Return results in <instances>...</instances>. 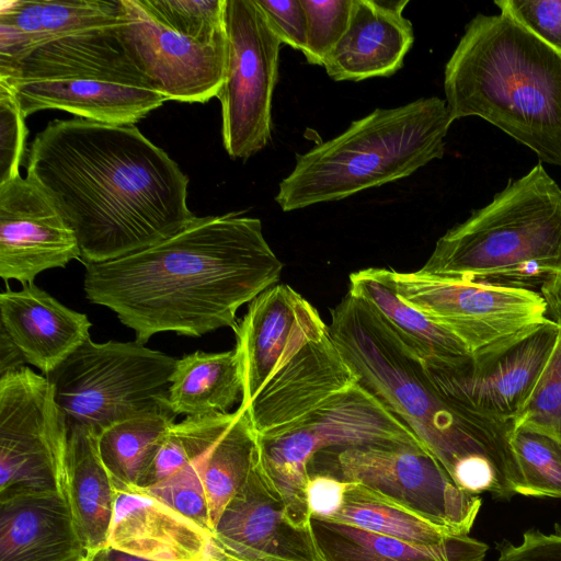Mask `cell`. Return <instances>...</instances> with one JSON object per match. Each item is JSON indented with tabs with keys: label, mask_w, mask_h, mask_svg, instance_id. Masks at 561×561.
<instances>
[{
	"label": "cell",
	"mask_w": 561,
	"mask_h": 561,
	"mask_svg": "<svg viewBox=\"0 0 561 561\" xmlns=\"http://www.w3.org/2000/svg\"><path fill=\"white\" fill-rule=\"evenodd\" d=\"M116 34L134 65L167 101L205 103L218 95L226 76L227 36L201 43L165 26L140 0H122Z\"/></svg>",
	"instance_id": "14"
},
{
	"label": "cell",
	"mask_w": 561,
	"mask_h": 561,
	"mask_svg": "<svg viewBox=\"0 0 561 561\" xmlns=\"http://www.w3.org/2000/svg\"><path fill=\"white\" fill-rule=\"evenodd\" d=\"M122 15V0L1 1L0 64L57 38L116 27Z\"/></svg>",
	"instance_id": "24"
},
{
	"label": "cell",
	"mask_w": 561,
	"mask_h": 561,
	"mask_svg": "<svg viewBox=\"0 0 561 561\" xmlns=\"http://www.w3.org/2000/svg\"><path fill=\"white\" fill-rule=\"evenodd\" d=\"M153 561H225L214 534L140 490H117L108 545Z\"/></svg>",
	"instance_id": "20"
},
{
	"label": "cell",
	"mask_w": 561,
	"mask_h": 561,
	"mask_svg": "<svg viewBox=\"0 0 561 561\" xmlns=\"http://www.w3.org/2000/svg\"><path fill=\"white\" fill-rule=\"evenodd\" d=\"M68 427L46 376L0 377V500L64 492Z\"/></svg>",
	"instance_id": "12"
},
{
	"label": "cell",
	"mask_w": 561,
	"mask_h": 561,
	"mask_svg": "<svg viewBox=\"0 0 561 561\" xmlns=\"http://www.w3.org/2000/svg\"><path fill=\"white\" fill-rule=\"evenodd\" d=\"M98 440L88 428L68 430L65 494L89 553L108 545L117 493Z\"/></svg>",
	"instance_id": "26"
},
{
	"label": "cell",
	"mask_w": 561,
	"mask_h": 561,
	"mask_svg": "<svg viewBox=\"0 0 561 561\" xmlns=\"http://www.w3.org/2000/svg\"><path fill=\"white\" fill-rule=\"evenodd\" d=\"M496 561H561V528L551 533L529 529L518 543L503 541L497 545Z\"/></svg>",
	"instance_id": "41"
},
{
	"label": "cell",
	"mask_w": 561,
	"mask_h": 561,
	"mask_svg": "<svg viewBox=\"0 0 561 561\" xmlns=\"http://www.w3.org/2000/svg\"><path fill=\"white\" fill-rule=\"evenodd\" d=\"M494 4L561 55V0H497Z\"/></svg>",
	"instance_id": "39"
},
{
	"label": "cell",
	"mask_w": 561,
	"mask_h": 561,
	"mask_svg": "<svg viewBox=\"0 0 561 561\" xmlns=\"http://www.w3.org/2000/svg\"><path fill=\"white\" fill-rule=\"evenodd\" d=\"M225 561H238V560H234V559H231V558L225 556Z\"/></svg>",
	"instance_id": "45"
},
{
	"label": "cell",
	"mask_w": 561,
	"mask_h": 561,
	"mask_svg": "<svg viewBox=\"0 0 561 561\" xmlns=\"http://www.w3.org/2000/svg\"><path fill=\"white\" fill-rule=\"evenodd\" d=\"M87 561H153L105 546L88 554Z\"/></svg>",
	"instance_id": "44"
},
{
	"label": "cell",
	"mask_w": 561,
	"mask_h": 561,
	"mask_svg": "<svg viewBox=\"0 0 561 561\" xmlns=\"http://www.w3.org/2000/svg\"><path fill=\"white\" fill-rule=\"evenodd\" d=\"M512 447L523 478V495L561 499V442L515 427Z\"/></svg>",
	"instance_id": "33"
},
{
	"label": "cell",
	"mask_w": 561,
	"mask_h": 561,
	"mask_svg": "<svg viewBox=\"0 0 561 561\" xmlns=\"http://www.w3.org/2000/svg\"><path fill=\"white\" fill-rule=\"evenodd\" d=\"M25 363L27 362L19 346L0 327V377L23 368Z\"/></svg>",
	"instance_id": "43"
},
{
	"label": "cell",
	"mask_w": 561,
	"mask_h": 561,
	"mask_svg": "<svg viewBox=\"0 0 561 561\" xmlns=\"http://www.w3.org/2000/svg\"><path fill=\"white\" fill-rule=\"evenodd\" d=\"M232 413L190 415L172 423L137 489L153 485L205 455L236 419Z\"/></svg>",
	"instance_id": "32"
},
{
	"label": "cell",
	"mask_w": 561,
	"mask_h": 561,
	"mask_svg": "<svg viewBox=\"0 0 561 561\" xmlns=\"http://www.w3.org/2000/svg\"><path fill=\"white\" fill-rule=\"evenodd\" d=\"M206 454L164 480L137 490L159 499L214 534L204 486Z\"/></svg>",
	"instance_id": "36"
},
{
	"label": "cell",
	"mask_w": 561,
	"mask_h": 561,
	"mask_svg": "<svg viewBox=\"0 0 561 561\" xmlns=\"http://www.w3.org/2000/svg\"><path fill=\"white\" fill-rule=\"evenodd\" d=\"M327 519L420 546L442 545L457 536L359 483L348 482L341 507Z\"/></svg>",
	"instance_id": "30"
},
{
	"label": "cell",
	"mask_w": 561,
	"mask_h": 561,
	"mask_svg": "<svg viewBox=\"0 0 561 561\" xmlns=\"http://www.w3.org/2000/svg\"><path fill=\"white\" fill-rule=\"evenodd\" d=\"M401 299L476 353L537 327L549 306L536 290L416 272L393 274Z\"/></svg>",
	"instance_id": "13"
},
{
	"label": "cell",
	"mask_w": 561,
	"mask_h": 561,
	"mask_svg": "<svg viewBox=\"0 0 561 561\" xmlns=\"http://www.w3.org/2000/svg\"><path fill=\"white\" fill-rule=\"evenodd\" d=\"M260 459V437L241 405L231 425L207 451L204 486L213 528Z\"/></svg>",
	"instance_id": "31"
},
{
	"label": "cell",
	"mask_w": 561,
	"mask_h": 561,
	"mask_svg": "<svg viewBox=\"0 0 561 561\" xmlns=\"http://www.w3.org/2000/svg\"><path fill=\"white\" fill-rule=\"evenodd\" d=\"M243 378L236 348L220 353L196 351L176 359L169 389L175 415L229 413L242 398Z\"/></svg>",
	"instance_id": "28"
},
{
	"label": "cell",
	"mask_w": 561,
	"mask_h": 561,
	"mask_svg": "<svg viewBox=\"0 0 561 561\" xmlns=\"http://www.w3.org/2000/svg\"><path fill=\"white\" fill-rule=\"evenodd\" d=\"M27 158L26 178L75 232L84 263L156 244L197 217L187 175L134 124L54 119Z\"/></svg>",
	"instance_id": "1"
},
{
	"label": "cell",
	"mask_w": 561,
	"mask_h": 561,
	"mask_svg": "<svg viewBox=\"0 0 561 561\" xmlns=\"http://www.w3.org/2000/svg\"><path fill=\"white\" fill-rule=\"evenodd\" d=\"M84 264L87 299L114 311L141 344L160 332L233 328L239 308L276 285L284 267L261 220L242 213L196 217L156 244Z\"/></svg>",
	"instance_id": "2"
},
{
	"label": "cell",
	"mask_w": 561,
	"mask_h": 561,
	"mask_svg": "<svg viewBox=\"0 0 561 561\" xmlns=\"http://www.w3.org/2000/svg\"><path fill=\"white\" fill-rule=\"evenodd\" d=\"M419 271L531 290L538 287L560 317L561 187L538 162L443 234Z\"/></svg>",
	"instance_id": "5"
},
{
	"label": "cell",
	"mask_w": 561,
	"mask_h": 561,
	"mask_svg": "<svg viewBox=\"0 0 561 561\" xmlns=\"http://www.w3.org/2000/svg\"><path fill=\"white\" fill-rule=\"evenodd\" d=\"M226 0H140L144 8L171 30L209 44L226 39Z\"/></svg>",
	"instance_id": "34"
},
{
	"label": "cell",
	"mask_w": 561,
	"mask_h": 561,
	"mask_svg": "<svg viewBox=\"0 0 561 561\" xmlns=\"http://www.w3.org/2000/svg\"><path fill=\"white\" fill-rule=\"evenodd\" d=\"M348 482L333 476L310 474L307 484V502L310 516L329 518L341 507Z\"/></svg>",
	"instance_id": "42"
},
{
	"label": "cell",
	"mask_w": 561,
	"mask_h": 561,
	"mask_svg": "<svg viewBox=\"0 0 561 561\" xmlns=\"http://www.w3.org/2000/svg\"><path fill=\"white\" fill-rule=\"evenodd\" d=\"M309 526L320 561H483L488 551L469 535L420 546L316 516H310Z\"/></svg>",
	"instance_id": "25"
},
{
	"label": "cell",
	"mask_w": 561,
	"mask_h": 561,
	"mask_svg": "<svg viewBox=\"0 0 561 561\" xmlns=\"http://www.w3.org/2000/svg\"><path fill=\"white\" fill-rule=\"evenodd\" d=\"M81 257L75 232L48 197L20 174L0 184V276L22 285Z\"/></svg>",
	"instance_id": "16"
},
{
	"label": "cell",
	"mask_w": 561,
	"mask_h": 561,
	"mask_svg": "<svg viewBox=\"0 0 561 561\" xmlns=\"http://www.w3.org/2000/svg\"><path fill=\"white\" fill-rule=\"evenodd\" d=\"M91 322L34 284L0 294V327L44 376L90 339Z\"/></svg>",
	"instance_id": "22"
},
{
	"label": "cell",
	"mask_w": 561,
	"mask_h": 561,
	"mask_svg": "<svg viewBox=\"0 0 561 561\" xmlns=\"http://www.w3.org/2000/svg\"><path fill=\"white\" fill-rule=\"evenodd\" d=\"M561 327L546 322L457 360L422 359L428 380L447 403L514 423L558 341Z\"/></svg>",
	"instance_id": "10"
},
{
	"label": "cell",
	"mask_w": 561,
	"mask_h": 561,
	"mask_svg": "<svg viewBox=\"0 0 561 561\" xmlns=\"http://www.w3.org/2000/svg\"><path fill=\"white\" fill-rule=\"evenodd\" d=\"M176 358L133 342L89 339L46 375L68 430L100 436L110 426L171 409L169 389Z\"/></svg>",
	"instance_id": "7"
},
{
	"label": "cell",
	"mask_w": 561,
	"mask_h": 561,
	"mask_svg": "<svg viewBox=\"0 0 561 561\" xmlns=\"http://www.w3.org/2000/svg\"><path fill=\"white\" fill-rule=\"evenodd\" d=\"M451 123L446 101L438 96L376 108L339 136L297 154L275 201L284 211L298 210L410 176L443 158Z\"/></svg>",
	"instance_id": "6"
},
{
	"label": "cell",
	"mask_w": 561,
	"mask_h": 561,
	"mask_svg": "<svg viewBox=\"0 0 561 561\" xmlns=\"http://www.w3.org/2000/svg\"><path fill=\"white\" fill-rule=\"evenodd\" d=\"M515 427L537 431L561 442V331Z\"/></svg>",
	"instance_id": "35"
},
{
	"label": "cell",
	"mask_w": 561,
	"mask_h": 561,
	"mask_svg": "<svg viewBox=\"0 0 561 561\" xmlns=\"http://www.w3.org/2000/svg\"><path fill=\"white\" fill-rule=\"evenodd\" d=\"M558 322H559V324H560V327H561V313H560V317H559V319H558Z\"/></svg>",
	"instance_id": "46"
},
{
	"label": "cell",
	"mask_w": 561,
	"mask_h": 561,
	"mask_svg": "<svg viewBox=\"0 0 561 561\" xmlns=\"http://www.w3.org/2000/svg\"><path fill=\"white\" fill-rule=\"evenodd\" d=\"M367 446L427 449L401 419L358 382L280 435L260 437L264 473L280 496L289 522L309 528L308 467L316 455Z\"/></svg>",
	"instance_id": "8"
},
{
	"label": "cell",
	"mask_w": 561,
	"mask_h": 561,
	"mask_svg": "<svg viewBox=\"0 0 561 561\" xmlns=\"http://www.w3.org/2000/svg\"><path fill=\"white\" fill-rule=\"evenodd\" d=\"M409 1L353 0L347 28L323 65L334 81L390 77L403 66L414 42L403 16Z\"/></svg>",
	"instance_id": "21"
},
{
	"label": "cell",
	"mask_w": 561,
	"mask_h": 561,
	"mask_svg": "<svg viewBox=\"0 0 561 561\" xmlns=\"http://www.w3.org/2000/svg\"><path fill=\"white\" fill-rule=\"evenodd\" d=\"M64 492L0 500V561H87Z\"/></svg>",
	"instance_id": "23"
},
{
	"label": "cell",
	"mask_w": 561,
	"mask_h": 561,
	"mask_svg": "<svg viewBox=\"0 0 561 561\" xmlns=\"http://www.w3.org/2000/svg\"><path fill=\"white\" fill-rule=\"evenodd\" d=\"M26 136L25 117L15 96L0 82V184L20 174Z\"/></svg>",
	"instance_id": "38"
},
{
	"label": "cell",
	"mask_w": 561,
	"mask_h": 561,
	"mask_svg": "<svg viewBox=\"0 0 561 561\" xmlns=\"http://www.w3.org/2000/svg\"><path fill=\"white\" fill-rule=\"evenodd\" d=\"M308 473L359 483L446 527L469 535L482 501L459 488L425 448L367 446L327 450L313 457Z\"/></svg>",
	"instance_id": "9"
},
{
	"label": "cell",
	"mask_w": 561,
	"mask_h": 561,
	"mask_svg": "<svg viewBox=\"0 0 561 561\" xmlns=\"http://www.w3.org/2000/svg\"><path fill=\"white\" fill-rule=\"evenodd\" d=\"M175 417L171 409H163L125 420L102 432L99 453L116 490L139 486Z\"/></svg>",
	"instance_id": "29"
},
{
	"label": "cell",
	"mask_w": 561,
	"mask_h": 561,
	"mask_svg": "<svg viewBox=\"0 0 561 561\" xmlns=\"http://www.w3.org/2000/svg\"><path fill=\"white\" fill-rule=\"evenodd\" d=\"M232 329L242 369L243 408L308 343L329 332L318 310L287 284L256 296Z\"/></svg>",
	"instance_id": "15"
},
{
	"label": "cell",
	"mask_w": 561,
	"mask_h": 561,
	"mask_svg": "<svg viewBox=\"0 0 561 561\" xmlns=\"http://www.w3.org/2000/svg\"><path fill=\"white\" fill-rule=\"evenodd\" d=\"M451 122L478 116L561 167V55L510 13L477 14L444 71Z\"/></svg>",
	"instance_id": "4"
},
{
	"label": "cell",
	"mask_w": 561,
	"mask_h": 561,
	"mask_svg": "<svg viewBox=\"0 0 561 561\" xmlns=\"http://www.w3.org/2000/svg\"><path fill=\"white\" fill-rule=\"evenodd\" d=\"M307 19V62L323 66L345 33L353 0H301Z\"/></svg>",
	"instance_id": "37"
},
{
	"label": "cell",
	"mask_w": 561,
	"mask_h": 561,
	"mask_svg": "<svg viewBox=\"0 0 561 561\" xmlns=\"http://www.w3.org/2000/svg\"><path fill=\"white\" fill-rule=\"evenodd\" d=\"M393 274L383 267L352 273L348 293L368 305L422 359L468 357L470 351L457 336L399 297Z\"/></svg>",
	"instance_id": "27"
},
{
	"label": "cell",
	"mask_w": 561,
	"mask_h": 561,
	"mask_svg": "<svg viewBox=\"0 0 561 561\" xmlns=\"http://www.w3.org/2000/svg\"><path fill=\"white\" fill-rule=\"evenodd\" d=\"M357 381L328 332L296 354L244 409L257 435L271 438Z\"/></svg>",
	"instance_id": "18"
},
{
	"label": "cell",
	"mask_w": 561,
	"mask_h": 561,
	"mask_svg": "<svg viewBox=\"0 0 561 561\" xmlns=\"http://www.w3.org/2000/svg\"><path fill=\"white\" fill-rule=\"evenodd\" d=\"M328 330L357 382L417 435L459 488L505 501L522 494L514 423L443 400L420 355L351 293L331 309Z\"/></svg>",
	"instance_id": "3"
},
{
	"label": "cell",
	"mask_w": 561,
	"mask_h": 561,
	"mask_svg": "<svg viewBox=\"0 0 561 561\" xmlns=\"http://www.w3.org/2000/svg\"><path fill=\"white\" fill-rule=\"evenodd\" d=\"M256 3L282 44L304 51L307 19L301 0H256Z\"/></svg>",
	"instance_id": "40"
},
{
	"label": "cell",
	"mask_w": 561,
	"mask_h": 561,
	"mask_svg": "<svg viewBox=\"0 0 561 561\" xmlns=\"http://www.w3.org/2000/svg\"><path fill=\"white\" fill-rule=\"evenodd\" d=\"M214 537L238 561H320L309 528L291 524L260 459L220 514Z\"/></svg>",
	"instance_id": "17"
},
{
	"label": "cell",
	"mask_w": 561,
	"mask_h": 561,
	"mask_svg": "<svg viewBox=\"0 0 561 561\" xmlns=\"http://www.w3.org/2000/svg\"><path fill=\"white\" fill-rule=\"evenodd\" d=\"M225 31L226 76L216 96L221 104L222 142L230 158L247 160L271 139L282 42L256 0H226Z\"/></svg>",
	"instance_id": "11"
},
{
	"label": "cell",
	"mask_w": 561,
	"mask_h": 561,
	"mask_svg": "<svg viewBox=\"0 0 561 561\" xmlns=\"http://www.w3.org/2000/svg\"><path fill=\"white\" fill-rule=\"evenodd\" d=\"M15 96L22 115L62 110L93 122L134 124L167 100L144 80L83 72L42 81H3Z\"/></svg>",
	"instance_id": "19"
}]
</instances>
